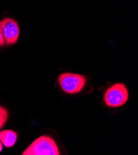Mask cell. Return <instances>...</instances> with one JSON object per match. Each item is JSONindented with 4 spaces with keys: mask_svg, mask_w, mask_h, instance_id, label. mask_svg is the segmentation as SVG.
<instances>
[{
    "mask_svg": "<svg viewBox=\"0 0 138 155\" xmlns=\"http://www.w3.org/2000/svg\"><path fill=\"white\" fill-rule=\"evenodd\" d=\"M21 154L59 155L60 153L53 138L49 135H42L35 140Z\"/></svg>",
    "mask_w": 138,
    "mask_h": 155,
    "instance_id": "obj_1",
    "label": "cell"
},
{
    "mask_svg": "<svg viewBox=\"0 0 138 155\" xmlns=\"http://www.w3.org/2000/svg\"><path fill=\"white\" fill-rule=\"evenodd\" d=\"M58 84L65 93L75 94L80 92L85 87L86 77L82 75L74 73H62L58 76Z\"/></svg>",
    "mask_w": 138,
    "mask_h": 155,
    "instance_id": "obj_2",
    "label": "cell"
},
{
    "mask_svg": "<svg viewBox=\"0 0 138 155\" xmlns=\"http://www.w3.org/2000/svg\"><path fill=\"white\" fill-rule=\"evenodd\" d=\"M129 93L123 83H116L106 90L104 94V102L109 107H118L123 106L128 101Z\"/></svg>",
    "mask_w": 138,
    "mask_h": 155,
    "instance_id": "obj_3",
    "label": "cell"
},
{
    "mask_svg": "<svg viewBox=\"0 0 138 155\" xmlns=\"http://www.w3.org/2000/svg\"><path fill=\"white\" fill-rule=\"evenodd\" d=\"M5 38V45H13L16 43L20 34V28L18 22L12 18H5L0 21Z\"/></svg>",
    "mask_w": 138,
    "mask_h": 155,
    "instance_id": "obj_4",
    "label": "cell"
},
{
    "mask_svg": "<svg viewBox=\"0 0 138 155\" xmlns=\"http://www.w3.org/2000/svg\"><path fill=\"white\" fill-rule=\"evenodd\" d=\"M18 134L12 130H4L0 132V140L6 148L14 146L16 142Z\"/></svg>",
    "mask_w": 138,
    "mask_h": 155,
    "instance_id": "obj_5",
    "label": "cell"
},
{
    "mask_svg": "<svg viewBox=\"0 0 138 155\" xmlns=\"http://www.w3.org/2000/svg\"><path fill=\"white\" fill-rule=\"evenodd\" d=\"M8 119V110L2 106H0V130H1Z\"/></svg>",
    "mask_w": 138,
    "mask_h": 155,
    "instance_id": "obj_6",
    "label": "cell"
},
{
    "mask_svg": "<svg viewBox=\"0 0 138 155\" xmlns=\"http://www.w3.org/2000/svg\"><path fill=\"white\" fill-rule=\"evenodd\" d=\"M4 45H5L4 35H3L2 28L1 26H0V47H3Z\"/></svg>",
    "mask_w": 138,
    "mask_h": 155,
    "instance_id": "obj_7",
    "label": "cell"
},
{
    "mask_svg": "<svg viewBox=\"0 0 138 155\" xmlns=\"http://www.w3.org/2000/svg\"><path fill=\"white\" fill-rule=\"evenodd\" d=\"M2 150H3V145H2V143H1V142H0V152H1Z\"/></svg>",
    "mask_w": 138,
    "mask_h": 155,
    "instance_id": "obj_8",
    "label": "cell"
}]
</instances>
